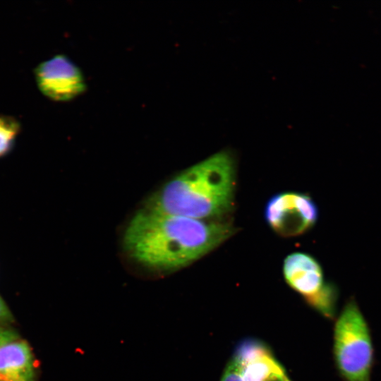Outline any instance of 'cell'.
Segmentation results:
<instances>
[{
	"label": "cell",
	"mask_w": 381,
	"mask_h": 381,
	"mask_svg": "<svg viewBox=\"0 0 381 381\" xmlns=\"http://www.w3.org/2000/svg\"><path fill=\"white\" fill-rule=\"evenodd\" d=\"M286 381H291L289 379H288Z\"/></svg>",
	"instance_id": "5bb4252c"
},
{
	"label": "cell",
	"mask_w": 381,
	"mask_h": 381,
	"mask_svg": "<svg viewBox=\"0 0 381 381\" xmlns=\"http://www.w3.org/2000/svg\"><path fill=\"white\" fill-rule=\"evenodd\" d=\"M236 166L231 151L213 154L165 183L147 208L198 219L224 215L234 205Z\"/></svg>",
	"instance_id": "7a4b0ae2"
},
{
	"label": "cell",
	"mask_w": 381,
	"mask_h": 381,
	"mask_svg": "<svg viewBox=\"0 0 381 381\" xmlns=\"http://www.w3.org/2000/svg\"><path fill=\"white\" fill-rule=\"evenodd\" d=\"M271 351L262 341L256 339H246L236 346L231 361L242 366L254 358Z\"/></svg>",
	"instance_id": "9c48e42d"
},
{
	"label": "cell",
	"mask_w": 381,
	"mask_h": 381,
	"mask_svg": "<svg viewBox=\"0 0 381 381\" xmlns=\"http://www.w3.org/2000/svg\"><path fill=\"white\" fill-rule=\"evenodd\" d=\"M220 381H243L240 367L232 361L226 365Z\"/></svg>",
	"instance_id": "8fae6325"
},
{
	"label": "cell",
	"mask_w": 381,
	"mask_h": 381,
	"mask_svg": "<svg viewBox=\"0 0 381 381\" xmlns=\"http://www.w3.org/2000/svg\"><path fill=\"white\" fill-rule=\"evenodd\" d=\"M20 130V123L16 118L9 115H0V157L11 150Z\"/></svg>",
	"instance_id": "30bf717a"
},
{
	"label": "cell",
	"mask_w": 381,
	"mask_h": 381,
	"mask_svg": "<svg viewBox=\"0 0 381 381\" xmlns=\"http://www.w3.org/2000/svg\"><path fill=\"white\" fill-rule=\"evenodd\" d=\"M16 333L11 330L0 326V342L13 337Z\"/></svg>",
	"instance_id": "4fadbf2b"
},
{
	"label": "cell",
	"mask_w": 381,
	"mask_h": 381,
	"mask_svg": "<svg viewBox=\"0 0 381 381\" xmlns=\"http://www.w3.org/2000/svg\"><path fill=\"white\" fill-rule=\"evenodd\" d=\"M283 275L288 285L308 305L323 316L334 318L337 289L333 284L325 282L322 267L315 258L302 252L287 255L283 263Z\"/></svg>",
	"instance_id": "277c9868"
},
{
	"label": "cell",
	"mask_w": 381,
	"mask_h": 381,
	"mask_svg": "<svg viewBox=\"0 0 381 381\" xmlns=\"http://www.w3.org/2000/svg\"><path fill=\"white\" fill-rule=\"evenodd\" d=\"M230 222L198 219L150 209L136 212L123 236L126 253L150 270L169 273L202 258L231 236Z\"/></svg>",
	"instance_id": "6da1fadb"
},
{
	"label": "cell",
	"mask_w": 381,
	"mask_h": 381,
	"mask_svg": "<svg viewBox=\"0 0 381 381\" xmlns=\"http://www.w3.org/2000/svg\"><path fill=\"white\" fill-rule=\"evenodd\" d=\"M34 356L28 342L16 334L0 342V381H35Z\"/></svg>",
	"instance_id": "52a82bcc"
},
{
	"label": "cell",
	"mask_w": 381,
	"mask_h": 381,
	"mask_svg": "<svg viewBox=\"0 0 381 381\" xmlns=\"http://www.w3.org/2000/svg\"><path fill=\"white\" fill-rule=\"evenodd\" d=\"M267 224L284 237L301 235L313 227L318 218L317 205L308 195L282 192L272 196L265 207Z\"/></svg>",
	"instance_id": "5b68a950"
},
{
	"label": "cell",
	"mask_w": 381,
	"mask_h": 381,
	"mask_svg": "<svg viewBox=\"0 0 381 381\" xmlns=\"http://www.w3.org/2000/svg\"><path fill=\"white\" fill-rule=\"evenodd\" d=\"M12 318L9 309L0 297V323L11 322Z\"/></svg>",
	"instance_id": "7c38bea8"
},
{
	"label": "cell",
	"mask_w": 381,
	"mask_h": 381,
	"mask_svg": "<svg viewBox=\"0 0 381 381\" xmlns=\"http://www.w3.org/2000/svg\"><path fill=\"white\" fill-rule=\"evenodd\" d=\"M239 367L243 381H286L289 379L271 351Z\"/></svg>",
	"instance_id": "ba28073f"
},
{
	"label": "cell",
	"mask_w": 381,
	"mask_h": 381,
	"mask_svg": "<svg viewBox=\"0 0 381 381\" xmlns=\"http://www.w3.org/2000/svg\"><path fill=\"white\" fill-rule=\"evenodd\" d=\"M34 75L40 91L53 101H70L86 88L81 71L64 54L55 55L39 64L34 69Z\"/></svg>",
	"instance_id": "8992f818"
},
{
	"label": "cell",
	"mask_w": 381,
	"mask_h": 381,
	"mask_svg": "<svg viewBox=\"0 0 381 381\" xmlns=\"http://www.w3.org/2000/svg\"><path fill=\"white\" fill-rule=\"evenodd\" d=\"M333 354L344 381H370L373 344L368 324L354 299L346 303L336 320Z\"/></svg>",
	"instance_id": "3957f363"
}]
</instances>
